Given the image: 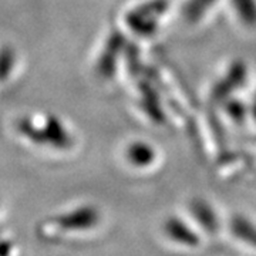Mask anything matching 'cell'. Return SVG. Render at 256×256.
Listing matches in <instances>:
<instances>
[{
  "label": "cell",
  "instance_id": "1",
  "mask_svg": "<svg viewBox=\"0 0 256 256\" xmlns=\"http://www.w3.org/2000/svg\"><path fill=\"white\" fill-rule=\"evenodd\" d=\"M165 232L170 238L185 245V246H196L200 244L198 235L192 230L186 224H184L182 220L178 218H170L165 222Z\"/></svg>",
  "mask_w": 256,
  "mask_h": 256
},
{
  "label": "cell",
  "instance_id": "2",
  "mask_svg": "<svg viewBox=\"0 0 256 256\" xmlns=\"http://www.w3.org/2000/svg\"><path fill=\"white\" fill-rule=\"evenodd\" d=\"M154 151L144 142H137L128 148V160L137 166H146L154 161Z\"/></svg>",
  "mask_w": 256,
  "mask_h": 256
},
{
  "label": "cell",
  "instance_id": "3",
  "mask_svg": "<svg viewBox=\"0 0 256 256\" xmlns=\"http://www.w3.org/2000/svg\"><path fill=\"white\" fill-rule=\"evenodd\" d=\"M232 232L240 238L242 240L248 242L249 245L256 246V228L244 218H234L232 220Z\"/></svg>",
  "mask_w": 256,
  "mask_h": 256
},
{
  "label": "cell",
  "instance_id": "4",
  "mask_svg": "<svg viewBox=\"0 0 256 256\" xmlns=\"http://www.w3.org/2000/svg\"><path fill=\"white\" fill-rule=\"evenodd\" d=\"M192 210L196 216V220L201 222L202 225L205 226V229L208 230H215L216 226H218V222H216V218H215V214L212 212L210 206L204 202H195L194 206H192Z\"/></svg>",
  "mask_w": 256,
  "mask_h": 256
},
{
  "label": "cell",
  "instance_id": "5",
  "mask_svg": "<svg viewBox=\"0 0 256 256\" xmlns=\"http://www.w3.org/2000/svg\"><path fill=\"white\" fill-rule=\"evenodd\" d=\"M238 10L239 18L248 24H256V2L255 0H234Z\"/></svg>",
  "mask_w": 256,
  "mask_h": 256
}]
</instances>
